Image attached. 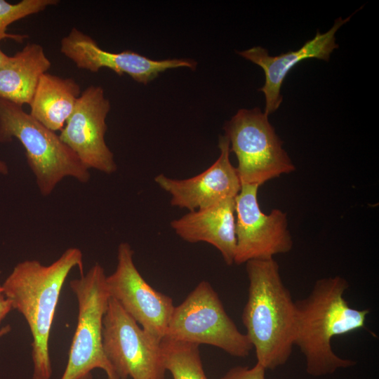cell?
Returning <instances> with one entry per match:
<instances>
[{
    "mask_svg": "<svg viewBox=\"0 0 379 379\" xmlns=\"http://www.w3.org/2000/svg\"><path fill=\"white\" fill-rule=\"evenodd\" d=\"M133 251L127 242L117 249V264L106 277L111 298L141 328L157 341L165 336L174 305L172 298L151 286L142 277L133 260Z\"/></svg>",
    "mask_w": 379,
    "mask_h": 379,
    "instance_id": "9",
    "label": "cell"
},
{
    "mask_svg": "<svg viewBox=\"0 0 379 379\" xmlns=\"http://www.w3.org/2000/svg\"><path fill=\"white\" fill-rule=\"evenodd\" d=\"M224 130L230 152L238 161L236 168L241 185L260 187L295 170L268 116L259 108L238 110Z\"/></svg>",
    "mask_w": 379,
    "mask_h": 379,
    "instance_id": "6",
    "label": "cell"
},
{
    "mask_svg": "<svg viewBox=\"0 0 379 379\" xmlns=\"http://www.w3.org/2000/svg\"><path fill=\"white\" fill-rule=\"evenodd\" d=\"M12 309L11 302L0 285V324Z\"/></svg>",
    "mask_w": 379,
    "mask_h": 379,
    "instance_id": "21",
    "label": "cell"
},
{
    "mask_svg": "<svg viewBox=\"0 0 379 379\" xmlns=\"http://www.w3.org/2000/svg\"><path fill=\"white\" fill-rule=\"evenodd\" d=\"M164 338L206 344L237 357H245L253 349L226 312L211 285L201 281L178 306H175Z\"/></svg>",
    "mask_w": 379,
    "mask_h": 379,
    "instance_id": "7",
    "label": "cell"
},
{
    "mask_svg": "<svg viewBox=\"0 0 379 379\" xmlns=\"http://www.w3.org/2000/svg\"><path fill=\"white\" fill-rule=\"evenodd\" d=\"M248 294L242 312L245 333L265 369L284 365L294 347L295 302L274 258L246 262Z\"/></svg>",
    "mask_w": 379,
    "mask_h": 379,
    "instance_id": "3",
    "label": "cell"
},
{
    "mask_svg": "<svg viewBox=\"0 0 379 379\" xmlns=\"http://www.w3.org/2000/svg\"><path fill=\"white\" fill-rule=\"evenodd\" d=\"M58 0H22L10 3L0 0V41L11 39L22 43L27 35L8 33L7 29L12 23L29 15L38 13L47 7L58 4Z\"/></svg>",
    "mask_w": 379,
    "mask_h": 379,
    "instance_id": "19",
    "label": "cell"
},
{
    "mask_svg": "<svg viewBox=\"0 0 379 379\" xmlns=\"http://www.w3.org/2000/svg\"><path fill=\"white\" fill-rule=\"evenodd\" d=\"M75 267L84 274L82 251L71 247L48 265L36 260L18 262L1 285L12 308L24 317L32 336V379L51 377L50 333L63 284Z\"/></svg>",
    "mask_w": 379,
    "mask_h": 379,
    "instance_id": "2",
    "label": "cell"
},
{
    "mask_svg": "<svg viewBox=\"0 0 379 379\" xmlns=\"http://www.w3.org/2000/svg\"><path fill=\"white\" fill-rule=\"evenodd\" d=\"M218 147L216 161L194 177L175 179L161 173L154 178L156 183L170 194L171 206L194 211L236 198L241 184L230 161V145L225 135L220 136Z\"/></svg>",
    "mask_w": 379,
    "mask_h": 379,
    "instance_id": "13",
    "label": "cell"
},
{
    "mask_svg": "<svg viewBox=\"0 0 379 379\" xmlns=\"http://www.w3.org/2000/svg\"><path fill=\"white\" fill-rule=\"evenodd\" d=\"M352 15L345 19L338 18L332 27L325 33L317 32L316 35L298 50L291 51L276 56L260 46L238 52L241 56L260 66L265 72V81L259 88L265 98V114L269 116L274 112L282 102L281 88L290 70L298 62L308 58L328 61L334 49L338 47L335 34L338 29L347 22Z\"/></svg>",
    "mask_w": 379,
    "mask_h": 379,
    "instance_id": "14",
    "label": "cell"
},
{
    "mask_svg": "<svg viewBox=\"0 0 379 379\" xmlns=\"http://www.w3.org/2000/svg\"><path fill=\"white\" fill-rule=\"evenodd\" d=\"M160 343L110 297L102 321V346L119 379H164Z\"/></svg>",
    "mask_w": 379,
    "mask_h": 379,
    "instance_id": "8",
    "label": "cell"
},
{
    "mask_svg": "<svg viewBox=\"0 0 379 379\" xmlns=\"http://www.w3.org/2000/svg\"><path fill=\"white\" fill-rule=\"evenodd\" d=\"M350 285L336 275L318 279L309 295L295 301L294 346L304 355L307 373L314 377L332 374L356 364L332 349L334 337L365 327L370 310L351 307L344 295Z\"/></svg>",
    "mask_w": 379,
    "mask_h": 379,
    "instance_id": "1",
    "label": "cell"
},
{
    "mask_svg": "<svg viewBox=\"0 0 379 379\" xmlns=\"http://www.w3.org/2000/svg\"><path fill=\"white\" fill-rule=\"evenodd\" d=\"M163 363L173 379H208L197 344L164 338L161 343Z\"/></svg>",
    "mask_w": 379,
    "mask_h": 379,
    "instance_id": "18",
    "label": "cell"
},
{
    "mask_svg": "<svg viewBox=\"0 0 379 379\" xmlns=\"http://www.w3.org/2000/svg\"><path fill=\"white\" fill-rule=\"evenodd\" d=\"M18 140L25 151L42 196H49L58 183L71 177L86 183L89 170L53 131L25 112L22 106L0 98V142Z\"/></svg>",
    "mask_w": 379,
    "mask_h": 379,
    "instance_id": "4",
    "label": "cell"
},
{
    "mask_svg": "<svg viewBox=\"0 0 379 379\" xmlns=\"http://www.w3.org/2000/svg\"><path fill=\"white\" fill-rule=\"evenodd\" d=\"M11 330V327L10 325L4 326L3 328L0 329V337L4 336V335L9 333Z\"/></svg>",
    "mask_w": 379,
    "mask_h": 379,
    "instance_id": "24",
    "label": "cell"
},
{
    "mask_svg": "<svg viewBox=\"0 0 379 379\" xmlns=\"http://www.w3.org/2000/svg\"><path fill=\"white\" fill-rule=\"evenodd\" d=\"M172 229L182 239L206 242L217 248L227 265L234 263L237 236L235 199H229L175 219Z\"/></svg>",
    "mask_w": 379,
    "mask_h": 379,
    "instance_id": "15",
    "label": "cell"
},
{
    "mask_svg": "<svg viewBox=\"0 0 379 379\" xmlns=\"http://www.w3.org/2000/svg\"><path fill=\"white\" fill-rule=\"evenodd\" d=\"M60 52L82 69L97 72L102 67L119 76L129 75L134 81L147 84L168 69L188 67L195 69L192 59H166L155 60L138 53L125 51L112 53L102 49L90 36L73 27L60 41Z\"/></svg>",
    "mask_w": 379,
    "mask_h": 379,
    "instance_id": "12",
    "label": "cell"
},
{
    "mask_svg": "<svg viewBox=\"0 0 379 379\" xmlns=\"http://www.w3.org/2000/svg\"><path fill=\"white\" fill-rule=\"evenodd\" d=\"M7 55L0 48V68L5 64L8 58Z\"/></svg>",
    "mask_w": 379,
    "mask_h": 379,
    "instance_id": "23",
    "label": "cell"
},
{
    "mask_svg": "<svg viewBox=\"0 0 379 379\" xmlns=\"http://www.w3.org/2000/svg\"><path fill=\"white\" fill-rule=\"evenodd\" d=\"M106 277L104 268L95 263L69 282L78 302V317L60 379H92L91 371L96 368L102 370L107 379H119L102 346V321L110 298Z\"/></svg>",
    "mask_w": 379,
    "mask_h": 379,
    "instance_id": "5",
    "label": "cell"
},
{
    "mask_svg": "<svg viewBox=\"0 0 379 379\" xmlns=\"http://www.w3.org/2000/svg\"><path fill=\"white\" fill-rule=\"evenodd\" d=\"M259 186L241 185L235 198L237 245L234 263L274 258L293 248L287 214L273 209L266 214L258 200Z\"/></svg>",
    "mask_w": 379,
    "mask_h": 379,
    "instance_id": "10",
    "label": "cell"
},
{
    "mask_svg": "<svg viewBox=\"0 0 379 379\" xmlns=\"http://www.w3.org/2000/svg\"><path fill=\"white\" fill-rule=\"evenodd\" d=\"M51 66L41 45L27 44L0 68V98L29 105L41 77Z\"/></svg>",
    "mask_w": 379,
    "mask_h": 379,
    "instance_id": "16",
    "label": "cell"
},
{
    "mask_svg": "<svg viewBox=\"0 0 379 379\" xmlns=\"http://www.w3.org/2000/svg\"><path fill=\"white\" fill-rule=\"evenodd\" d=\"M9 173V168L7 164L0 159V174L7 175Z\"/></svg>",
    "mask_w": 379,
    "mask_h": 379,
    "instance_id": "22",
    "label": "cell"
},
{
    "mask_svg": "<svg viewBox=\"0 0 379 379\" xmlns=\"http://www.w3.org/2000/svg\"><path fill=\"white\" fill-rule=\"evenodd\" d=\"M110 107L101 86L87 87L59 134L61 140L88 170L93 168L106 174L117 169L114 154L105 138Z\"/></svg>",
    "mask_w": 379,
    "mask_h": 379,
    "instance_id": "11",
    "label": "cell"
},
{
    "mask_svg": "<svg viewBox=\"0 0 379 379\" xmlns=\"http://www.w3.org/2000/svg\"><path fill=\"white\" fill-rule=\"evenodd\" d=\"M265 371L258 362L252 368L238 366L230 369L220 379H265Z\"/></svg>",
    "mask_w": 379,
    "mask_h": 379,
    "instance_id": "20",
    "label": "cell"
},
{
    "mask_svg": "<svg viewBox=\"0 0 379 379\" xmlns=\"http://www.w3.org/2000/svg\"><path fill=\"white\" fill-rule=\"evenodd\" d=\"M81 88L72 78L48 72L37 84L30 106V115L53 131H60L74 111Z\"/></svg>",
    "mask_w": 379,
    "mask_h": 379,
    "instance_id": "17",
    "label": "cell"
}]
</instances>
